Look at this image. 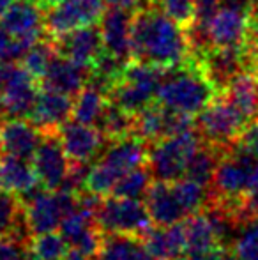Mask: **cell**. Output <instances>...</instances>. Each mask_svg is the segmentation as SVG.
<instances>
[{
    "instance_id": "44dd1931",
    "label": "cell",
    "mask_w": 258,
    "mask_h": 260,
    "mask_svg": "<svg viewBox=\"0 0 258 260\" xmlns=\"http://www.w3.org/2000/svg\"><path fill=\"white\" fill-rule=\"evenodd\" d=\"M251 50L246 46H234V48H209L203 55V62L198 64L205 71V75L214 82V85L227 87L228 82L237 73L244 71Z\"/></svg>"
},
{
    "instance_id": "7c38bea8",
    "label": "cell",
    "mask_w": 258,
    "mask_h": 260,
    "mask_svg": "<svg viewBox=\"0 0 258 260\" xmlns=\"http://www.w3.org/2000/svg\"><path fill=\"white\" fill-rule=\"evenodd\" d=\"M196 122L193 115L173 112L159 105H149L134 115V135L145 142H158L161 138L195 129Z\"/></svg>"
},
{
    "instance_id": "ac0fdd59",
    "label": "cell",
    "mask_w": 258,
    "mask_h": 260,
    "mask_svg": "<svg viewBox=\"0 0 258 260\" xmlns=\"http://www.w3.org/2000/svg\"><path fill=\"white\" fill-rule=\"evenodd\" d=\"M55 45L57 52L60 55L71 58L72 62L89 69V71L104 52L101 30L97 27H94V25L69 32V34L59 38V41Z\"/></svg>"
},
{
    "instance_id": "d590c367",
    "label": "cell",
    "mask_w": 258,
    "mask_h": 260,
    "mask_svg": "<svg viewBox=\"0 0 258 260\" xmlns=\"http://www.w3.org/2000/svg\"><path fill=\"white\" fill-rule=\"evenodd\" d=\"M172 184L173 189H175L177 199H179L180 206L184 207V211L188 212V216L202 211V207L207 202V186L200 184V182H196L190 177H180Z\"/></svg>"
},
{
    "instance_id": "ab89813d",
    "label": "cell",
    "mask_w": 258,
    "mask_h": 260,
    "mask_svg": "<svg viewBox=\"0 0 258 260\" xmlns=\"http://www.w3.org/2000/svg\"><path fill=\"white\" fill-rule=\"evenodd\" d=\"M25 50L11 38L9 32L4 28V25L0 23V64L2 62H14L23 57Z\"/></svg>"
},
{
    "instance_id": "d6986e66",
    "label": "cell",
    "mask_w": 258,
    "mask_h": 260,
    "mask_svg": "<svg viewBox=\"0 0 258 260\" xmlns=\"http://www.w3.org/2000/svg\"><path fill=\"white\" fill-rule=\"evenodd\" d=\"M43 140V131L34 122H27L25 117L7 119L0 124V152L32 159Z\"/></svg>"
},
{
    "instance_id": "b9f144b4",
    "label": "cell",
    "mask_w": 258,
    "mask_h": 260,
    "mask_svg": "<svg viewBox=\"0 0 258 260\" xmlns=\"http://www.w3.org/2000/svg\"><path fill=\"white\" fill-rule=\"evenodd\" d=\"M223 6H230L235 9H241L244 13L251 14L258 9V0H223Z\"/></svg>"
},
{
    "instance_id": "5bb4252c",
    "label": "cell",
    "mask_w": 258,
    "mask_h": 260,
    "mask_svg": "<svg viewBox=\"0 0 258 260\" xmlns=\"http://www.w3.org/2000/svg\"><path fill=\"white\" fill-rule=\"evenodd\" d=\"M251 14L230 6H221L207 25V46L234 48L244 46L249 38Z\"/></svg>"
},
{
    "instance_id": "9c48e42d",
    "label": "cell",
    "mask_w": 258,
    "mask_h": 260,
    "mask_svg": "<svg viewBox=\"0 0 258 260\" xmlns=\"http://www.w3.org/2000/svg\"><path fill=\"white\" fill-rule=\"evenodd\" d=\"M78 199L69 189H45L28 197L23 218L32 236L53 232L60 226L64 216L76 207Z\"/></svg>"
},
{
    "instance_id": "8fae6325",
    "label": "cell",
    "mask_w": 258,
    "mask_h": 260,
    "mask_svg": "<svg viewBox=\"0 0 258 260\" xmlns=\"http://www.w3.org/2000/svg\"><path fill=\"white\" fill-rule=\"evenodd\" d=\"M0 23L27 52L32 45L41 41L43 32H46V14L39 0H18L0 18Z\"/></svg>"
},
{
    "instance_id": "d4e9b609",
    "label": "cell",
    "mask_w": 258,
    "mask_h": 260,
    "mask_svg": "<svg viewBox=\"0 0 258 260\" xmlns=\"http://www.w3.org/2000/svg\"><path fill=\"white\" fill-rule=\"evenodd\" d=\"M87 73L89 69L82 68L71 58L57 55L41 82L45 89L57 90V92L67 94L72 98L87 85Z\"/></svg>"
},
{
    "instance_id": "ba28073f",
    "label": "cell",
    "mask_w": 258,
    "mask_h": 260,
    "mask_svg": "<svg viewBox=\"0 0 258 260\" xmlns=\"http://www.w3.org/2000/svg\"><path fill=\"white\" fill-rule=\"evenodd\" d=\"M248 119L225 98H214L196 117V127L202 137L216 147L237 144L242 137Z\"/></svg>"
},
{
    "instance_id": "816d5d0a",
    "label": "cell",
    "mask_w": 258,
    "mask_h": 260,
    "mask_svg": "<svg viewBox=\"0 0 258 260\" xmlns=\"http://www.w3.org/2000/svg\"><path fill=\"white\" fill-rule=\"evenodd\" d=\"M255 73H256V76H258V64H256V69H255Z\"/></svg>"
},
{
    "instance_id": "3957f363",
    "label": "cell",
    "mask_w": 258,
    "mask_h": 260,
    "mask_svg": "<svg viewBox=\"0 0 258 260\" xmlns=\"http://www.w3.org/2000/svg\"><path fill=\"white\" fill-rule=\"evenodd\" d=\"M147 159V142L138 135H129V137L114 140L104 156L92 168H89L83 189L97 197L112 193L115 182L122 175L134 168L143 167Z\"/></svg>"
},
{
    "instance_id": "d6a6232c",
    "label": "cell",
    "mask_w": 258,
    "mask_h": 260,
    "mask_svg": "<svg viewBox=\"0 0 258 260\" xmlns=\"http://www.w3.org/2000/svg\"><path fill=\"white\" fill-rule=\"evenodd\" d=\"M151 179L152 174L149 168H134L115 182L112 195L121 197V199H141L147 195L149 188H151Z\"/></svg>"
},
{
    "instance_id": "ffe728a7",
    "label": "cell",
    "mask_w": 258,
    "mask_h": 260,
    "mask_svg": "<svg viewBox=\"0 0 258 260\" xmlns=\"http://www.w3.org/2000/svg\"><path fill=\"white\" fill-rule=\"evenodd\" d=\"M69 117H72L71 96L43 87L30 112L32 122L43 133H57L67 122Z\"/></svg>"
},
{
    "instance_id": "836d02e7",
    "label": "cell",
    "mask_w": 258,
    "mask_h": 260,
    "mask_svg": "<svg viewBox=\"0 0 258 260\" xmlns=\"http://www.w3.org/2000/svg\"><path fill=\"white\" fill-rule=\"evenodd\" d=\"M28 248L39 260H64L67 251L71 250L65 237L62 234H57L55 230L34 236V239L28 243Z\"/></svg>"
},
{
    "instance_id": "c3c4849f",
    "label": "cell",
    "mask_w": 258,
    "mask_h": 260,
    "mask_svg": "<svg viewBox=\"0 0 258 260\" xmlns=\"http://www.w3.org/2000/svg\"><path fill=\"white\" fill-rule=\"evenodd\" d=\"M43 4V7H52V6H57V4L64 2V0H39Z\"/></svg>"
},
{
    "instance_id": "f35d334b",
    "label": "cell",
    "mask_w": 258,
    "mask_h": 260,
    "mask_svg": "<svg viewBox=\"0 0 258 260\" xmlns=\"http://www.w3.org/2000/svg\"><path fill=\"white\" fill-rule=\"evenodd\" d=\"M28 243L13 236L0 237V260H27Z\"/></svg>"
},
{
    "instance_id": "4316f807",
    "label": "cell",
    "mask_w": 258,
    "mask_h": 260,
    "mask_svg": "<svg viewBox=\"0 0 258 260\" xmlns=\"http://www.w3.org/2000/svg\"><path fill=\"white\" fill-rule=\"evenodd\" d=\"M188 237V255H209L212 250L221 246L212 219L202 211L188 216L184 219Z\"/></svg>"
},
{
    "instance_id": "8992f818",
    "label": "cell",
    "mask_w": 258,
    "mask_h": 260,
    "mask_svg": "<svg viewBox=\"0 0 258 260\" xmlns=\"http://www.w3.org/2000/svg\"><path fill=\"white\" fill-rule=\"evenodd\" d=\"M212 188L225 204H242L244 197L258 188V159L235 149L219 159L212 179Z\"/></svg>"
},
{
    "instance_id": "2e32d148",
    "label": "cell",
    "mask_w": 258,
    "mask_h": 260,
    "mask_svg": "<svg viewBox=\"0 0 258 260\" xmlns=\"http://www.w3.org/2000/svg\"><path fill=\"white\" fill-rule=\"evenodd\" d=\"M57 135H59L65 154L71 159V163L76 165H89L101 152L104 140H106L97 126L82 124L75 119L71 122L67 120L57 131Z\"/></svg>"
},
{
    "instance_id": "60d3db41",
    "label": "cell",
    "mask_w": 258,
    "mask_h": 260,
    "mask_svg": "<svg viewBox=\"0 0 258 260\" xmlns=\"http://www.w3.org/2000/svg\"><path fill=\"white\" fill-rule=\"evenodd\" d=\"M237 147H241L242 151H246L248 154L258 159V119H253L246 126L244 133L237 142Z\"/></svg>"
},
{
    "instance_id": "6da1fadb",
    "label": "cell",
    "mask_w": 258,
    "mask_h": 260,
    "mask_svg": "<svg viewBox=\"0 0 258 260\" xmlns=\"http://www.w3.org/2000/svg\"><path fill=\"white\" fill-rule=\"evenodd\" d=\"M133 58L163 69L188 64L191 41L188 28L159 11V7H141L133 14Z\"/></svg>"
},
{
    "instance_id": "bcb514c9",
    "label": "cell",
    "mask_w": 258,
    "mask_h": 260,
    "mask_svg": "<svg viewBox=\"0 0 258 260\" xmlns=\"http://www.w3.org/2000/svg\"><path fill=\"white\" fill-rule=\"evenodd\" d=\"M90 257H87V255H83L82 251L75 250V248H71V250L67 251V255L64 257V260H89Z\"/></svg>"
},
{
    "instance_id": "603a6c76",
    "label": "cell",
    "mask_w": 258,
    "mask_h": 260,
    "mask_svg": "<svg viewBox=\"0 0 258 260\" xmlns=\"http://www.w3.org/2000/svg\"><path fill=\"white\" fill-rule=\"evenodd\" d=\"M39 184H41L39 177L28 159L11 154H0V189L28 199L34 195Z\"/></svg>"
},
{
    "instance_id": "7a4b0ae2",
    "label": "cell",
    "mask_w": 258,
    "mask_h": 260,
    "mask_svg": "<svg viewBox=\"0 0 258 260\" xmlns=\"http://www.w3.org/2000/svg\"><path fill=\"white\" fill-rule=\"evenodd\" d=\"M217 87L200 64H184L166 69L158 92V101L173 112L198 115L214 98Z\"/></svg>"
},
{
    "instance_id": "277c9868",
    "label": "cell",
    "mask_w": 258,
    "mask_h": 260,
    "mask_svg": "<svg viewBox=\"0 0 258 260\" xmlns=\"http://www.w3.org/2000/svg\"><path fill=\"white\" fill-rule=\"evenodd\" d=\"M166 69L159 66L149 64L143 60L128 62L121 78L110 90V101L122 106L129 113L136 115L152 101L158 100L161 82L165 78Z\"/></svg>"
},
{
    "instance_id": "7bdbcfd3",
    "label": "cell",
    "mask_w": 258,
    "mask_h": 260,
    "mask_svg": "<svg viewBox=\"0 0 258 260\" xmlns=\"http://www.w3.org/2000/svg\"><path fill=\"white\" fill-rule=\"evenodd\" d=\"M242 206H244L242 207V212H244L246 216L258 214V188L246 195V199L242 200Z\"/></svg>"
},
{
    "instance_id": "7dc6e473",
    "label": "cell",
    "mask_w": 258,
    "mask_h": 260,
    "mask_svg": "<svg viewBox=\"0 0 258 260\" xmlns=\"http://www.w3.org/2000/svg\"><path fill=\"white\" fill-rule=\"evenodd\" d=\"M14 2H18V0H0V18L6 14V11L9 9Z\"/></svg>"
},
{
    "instance_id": "7402d4cb",
    "label": "cell",
    "mask_w": 258,
    "mask_h": 260,
    "mask_svg": "<svg viewBox=\"0 0 258 260\" xmlns=\"http://www.w3.org/2000/svg\"><path fill=\"white\" fill-rule=\"evenodd\" d=\"M147 250L159 260H182L188 255V237L184 221L156 226L143 236Z\"/></svg>"
},
{
    "instance_id": "484cf974",
    "label": "cell",
    "mask_w": 258,
    "mask_h": 260,
    "mask_svg": "<svg viewBox=\"0 0 258 260\" xmlns=\"http://www.w3.org/2000/svg\"><path fill=\"white\" fill-rule=\"evenodd\" d=\"M227 100L248 120L258 115V76L255 71H241L228 82Z\"/></svg>"
},
{
    "instance_id": "4dcf8cb0",
    "label": "cell",
    "mask_w": 258,
    "mask_h": 260,
    "mask_svg": "<svg viewBox=\"0 0 258 260\" xmlns=\"http://www.w3.org/2000/svg\"><path fill=\"white\" fill-rule=\"evenodd\" d=\"M57 53L59 52H57L55 43L38 41L23 53L21 64L35 80H43L46 71L50 69V66H52V62L55 60Z\"/></svg>"
},
{
    "instance_id": "f546056e",
    "label": "cell",
    "mask_w": 258,
    "mask_h": 260,
    "mask_svg": "<svg viewBox=\"0 0 258 260\" xmlns=\"http://www.w3.org/2000/svg\"><path fill=\"white\" fill-rule=\"evenodd\" d=\"M141 244V237L126 234H104L96 257L97 260H133Z\"/></svg>"
},
{
    "instance_id": "30bf717a",
    "label": "cell",
    "mask_w": 258,
    "mask_h": 260,
    "mask_svg": "<svg viewBox=\"0 0 258 260\" xmlns=\"http://www.w3.org/2000/svg\"><path fill=\"white\" fill-rule=\"evenodd\" d=\"M104 0H64L46 14V32L59 39L76 28L96 25L106 11Z\"/></svg>"
},
{
    "instance_id": "74e56055",
    "label": "cell",
    "mask_w": 258,
    "mask_h": 260,
    "mask_svg": "<svg viewBox=\"0 0 258 260\" xmlns=\"http://www.w3.org/2000/svg\"><path fill=\"white\" fill-rule=\"evenodd\" d=\"M158 7L182 27H190L195 16V0H156Z\"/></svg>"
},
{
    "instance_id": "e0dca14e",
    "label": "cell",
    "mask_w": 258,
    "mask_h": 260,
    "mask_svg": "<svg viewBox=\"0 0 258 260\" xmlns=\"http://www.w3.org/2000/svg\"><path fill=\"white\" fill-rule=\"evenodd\" d=\"M99 23L104 52L122 62H129L133 58V38H131L133 16L129 14V11L121 7H110L104 11Z\"/></svg>"
},
{
    "instance_id": "83f0119b",
    "label": "cell",
    "mask_w": 258,
    "mask_h": 260,
    "mask_svg": "<svg viewBox=\"0 0 258 260\" xmlns=\"http://www.w3.org/2000/svg\"><path fill=\"white\" fill-rule=\"evenodd\" d=\"M106 105V92L103 89L96 87L94 83L85 85L76 94V100L72 101V119L82 124L97 126Z\"/></svg>"
},
{
    "instance_id": "cb8c5ba5",
    "label": "cell",
    "mask_w": 258,
    "mask_h": 260,
    "mask_svg": "<svg viewBox=\"0 0 258 260\" xmlns=\"http://www.w3.org/2000/svg\"><path fill=\"white\" fill-rule=\"evenodd\" d=\"M145 199H147L145 204L151 212V218L156 225H173L188 218V212L180 206L172 182L156 181L154 184H151Z\"/></svg>"
},
{
    "instance_id": "f1b7e54d",
    "label": "cell",
    "mask_w": 258,
    "mask_h": 260,
    "mask_svg": "<svg viewBox=\"0 0 258 260\" xmlns=\"http://www.w3.org/2000/svg\"><path fill=\"white\" fill-rule=\"evenodd\" d=\"M97 127L104 135L106 140H119L134 133V115L119 106L114 101H108L103 115H101Z\"/></svg>"
},
{
    "instance_id": "9a60e30c",
    "label": "cell",
    "mask_w": 258,
    "mask_h": 260,
    "mask_svg": "<svg viewBox=\"0 0 258 260\" xmlns=\"http://www.w3.org/2000/svg\"><path fill=\"white\" fill-rule=\"evenodd\" d=\"M38 80L23 68L11 62L6 82L2 89V113L9 119L14 117H28L38 100Z\"/></svg>"
},
{
    "instance_id": "ee69618b",
    "label": "cell",
    "mask_w": 258,
    "mask_h": 260,
    "mask_svg": "<svg viewBox=\"0 0 258 260\" xmlns=\"http://www.w3.org/2000/svg\"><path fill=\"white\" fill-rule=\"evenodd\" d=\"M205 260H237L234 251L227 250V246H217L209 255H205Z\"/></svg>"
},
{
    "instance_id": "1f68e13d",
    "label": "cell",
    "mask_w": 258,
    "mask_h": 260,
    "mask_svg": "<svg viewBox=\"0 0 258 260\" xmlns=\"http://www.w3.org/2000/svg\"><path fill=\"white\" fill-rule=\"evenodd\" d=\"M216 149V145H210V147H202L200 145V149L195 152L190 165H188L184 177H190L193 181L200 182V184L209 186L214 179V174H216L217 163H219Z\"/></svg>"
},
{
    "instance_id": "8d00e7d4",
    "label": "cell",
    "mask_w": 258,
    "mask_h": 260,
    "mask_svg": "<svg viewBox=\"0 0 258 260\" xmlns=\"http://www.w3.org/2000/svg\"><path fill=\"white\" fill-rule=\"evenodd\" d=\"M20 202L18 197L6 189H0V237L13 236L18 232V226L25 223L20 219Z\"/></svg>"
},
{
    "instance_id": "f907efd6",
    "label": "cell",
    "mask_w": 258,
    "mask_h": 260,
    "mask_svg": "<svg viewBox=\"0 0 258 260\" xmlns=\"http://www.w3.org/2000/svg\"><path fill=\"white\" fill-rule=\"evenodd\" d=\"M27 260H39V258H38V257H32V258H30V257H27Z\"/></svg>"
},
{
    "instance_id": "52a82bcc",
    "label": "cell",
    "mask_w": 258,
    "mask_h": 260,
    "mask_svg": "<svg viewBox=\"0 0 258 260\" xmlns=\"http://www.w3.org/2000/svg\"><path fill=\"white\" fill-rule=\"evenodd\" d=\"M96 221L104 234H126L141 237L152 229V218L140 199H121L112 197L99 204L96 212Z\"/></svg>"
},
{
    "instance_id": "4fadbf2b",
    "label": "cell",
    "mask_w": 258,
    "mask_h": 260,
    "mask_svg": "<svg viewBox=\"0 0 258 260\" xmlns=\"http://www.w3.org/2000/svg\"><path fill=\"white\" fill-rule=\"evenodd\" d=\"M57 133H45L38 151L32 156V167L39 177V182L45 189H60L65 184L69 172H71V159L65 154L60 138Z\"/></svg>"
},
{
    "instance_id": "681fc988",
    "label": "cell",
    "mask_w": 258,
    "mask_h": 260,
    "mask_svg": "<svg viewBox=\"0 0 258 260\" xmlns=\"http://www.w3.org/2000/svg\"><path fill=\"white\" fill-rule=\"evenodd\" d=\"M182 260H205V255H188V258L184 257Z\"/></svg>"
},
{
    "instance_id": "f6af8a7d",
    "label": "cell",
    "mask_w": 258,
    "mask_h": 260,
    "mask_svg": "<svg viewBox=\"0 0 258 260\" xmlns=\"http://www.w3.org/2000/svg\"><path fill=\"white\" fill-rule=\"evenodd\" d=\"M110 7H121V9H133V7L140 6L141 0H104Z\"/></svg>"
},
{
    "instance_id": "e575fe53",
    "label": "cell",
    "mask_w": 258,
    "mask_h": 260,
    "mask_svg": "<svg viewBox=\"0 0 258 260\" xmlns=\"http://www.w3.org/2000/svg\"><path fill=\"white\" fill-rule=\"evenodd\" d=\"M232 244L237 260H258V214H249L239 226Z\"/></svg>"
},
{
    "instance_id": "5b68a950",
    "label": "cell",
    "mask_w": 258,
    "mask_h": 260,
    "mask_svg": "<svg viewBox=\"0 0 258 260\" xmlns=\"http://www.w3.org/2000/svg\"><path fill=\"white\" fill-rule=\"evenodd\" d=\"M200 149V137L195 129H188L154 142L149 151V170L156 181L175 182L186 175L191 157Z\"/></svg>"
}]
</instances>
